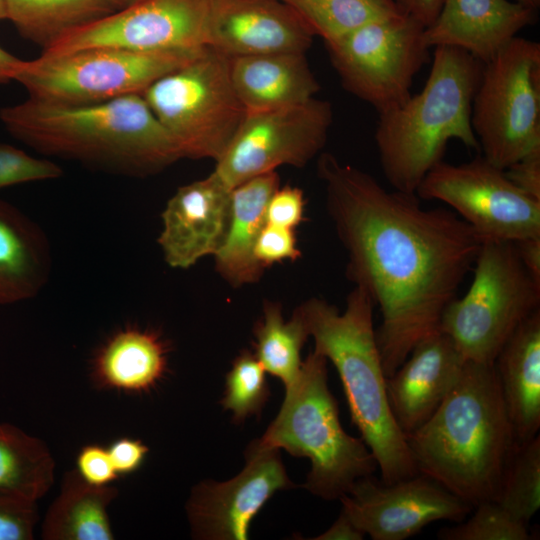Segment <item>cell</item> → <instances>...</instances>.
Listing matches in <instances>:
<instances>
[{"label":"cell","instance_id":"1","mask_svg":"<svg viewBox=\"0 0 540 540\" xmlns=\"http://www.w3.org/2000/svg\"><path fill=\"white\" fill-rule=\"evenodd\" d=\"M317 175L347 253V278L380 310L376 339L390 377L417 343L439 331L483 241L454 211L425 209L416 194L387 190L331 153L319 154Z\"/></svg>","mask_w":540,"mask_h":540},{"label":"cell","instance_id":"2","mask_svg":"<svg viewBox=\"0 0 540 540\" xmlns=\"http://www.w3.org/2000/svg\"><path fill=\"white\" fill-rule=\"evenodd\" d=\"M406 441L420 473L472 507L497 501L518 446L494 364L467 361L441 405Z\"/></svg>","mask_w":540,"mask_h":540},{"label":"cell","instance_id":"3","mask_svg":"<svg viewBox=\"0 0 540 540\" xmlns=\"http://www.w3.org/2000/svg\"><path fill=\"white\" fill-rule=\"evenodd\" d=\"M8 132L35 150L129 174H150L184 158L142 94L67 105L28 97L0 109Z\"/></svg>","mask_w":540,"mask_h":540},{"label":"cell","instance_id":"4","mask_svg":"<svg viewBox=\"0 0 540 540\" xmlns=\"http://www.w3.org/2000/svg\"><path fill=\"white\" fill-rule=\"evenodd\" d=\"M374 308L368 293L357 286L348 294L343 312L316 297L297 307L314 339V351L331 361L339 374L352 423L375 458L381 480L393 483L420 472L389 406Z\"/></svg>","mask_w":540,"mask_h":540},{"label":"cell","instance_id":"5","mask_svg":"<svg viewBox=\"0 0 540 540\" xmlns=\"http://www.w3.org/2000/svg\"><path fill=\"white\" fill-rule=\"evenodd\" d=\"M483 66L464 50L437 46L423 89L379 114L375 143L383 175L394 190L415 194L452 139L479 149L471 108Z\"/></svg>","mask_w":540,"mask_h":540},{"label":"cell","instance_id":"6","mask_svg":"<svg viewBox=\"0 0 540 540\" xmlns=\"http://www.w3.org/2000/svg\"><path fill=\"white\" fill-rule=\"evenodd\" d=\"M258 442L310 460L303 487L325 500L340 499L353 484L378 468L362 438L345 432L328 387L327 359L314 350L285 389L283 404Z\"/></svg>","mask_w":540,"mask_h":540},{"label":"cell","instance_id":"7","mask_svg":"<svg viewBox=\"0 0 540 540\" xmlns=\"http://www.w3.org/2000/svg\"><path fill=\"white\" fill-rule=\"evenodd\" d=\"M472 271L467 292L444 309L439 331L467 361L494 364L515 330L540 309V282L512 242H483Z\"/></svg>","mask_w":540,"mask_h":540},{"label":"cell","instance_id":"8","mask_svg":"<svg viewBox=\"0 0 540 540\" xmlns=\"http://www.w3.org/2000/svg\"><path fill=\"white\" fill-rule=\"evenodd\" d=\"M142 96L184 158L217 161L246 114L232 84L229 58L208 46Z\"/></svg>","mask_w":540,"mask_h":540},{"label":"cell","instance_id":"9","mask_svg":"<svg viewBox=\"0 0 540 540\" xmlns=\"http://www.w3.org/2000/svg\"><path fill=\"white\" fill-rule=\"evenodd\" d=\"M204 48V47H203ZM194 51L142 52L92 47L22 60L13 81L28 97L44 102L85 105L142 94L164 75L193 59Z\"/></svg>","mask_w":540,"mask_h":540},{"label":"cell","instance_id":"10","mask_svg":"<svg viewBox=\"0 0 540 540\" xmlns=\"http://www.w3.org/2000/svg\"><path fill=\"white\" fill-rule=\"evenodd\" d=\"M471 125L482 156L506 169L540 147V44L516 36L483 66Z\"/></svg>","mask_w":540,"mask_h":540},{"label":"cell","instance_id":"11","mask_svg":"<svg viewBox=\"0 0 540 540\" xmlns=\"http://www.w3.org/2000/svg\"><path fill=\"white\" fill-rule=\"evenodd\" d=\"M424 28L398 11L324 43L342 86L380 114L412 95L414 76L429 62Z\"/></svg>","mask_w":540,"mask_h":540},{"label":"cell","instance_id":"12","mask_svg":"<svg viewBox=\"0 0 540 540\" xmlns=\"http://www.w3.org/2000/svg\"><path fill=\"white\" fill-rule=\"evenodd\" d=\"M415 194L452 208L483 242L514 243L540 236V200L517 188L504 169L482 155L461 164L440 161Z\"/></svg>","mask_w":540,"mask_h":540},{"label":"cell","instance_id":"13","mask_svg":"<svg viewBox=\"0 0 540 540\" xmlns=\"http://www.w3.org/2000/svg\"><path fill=\"white\" fill-rule=\"evenodd\" d=\"M333 120L330 102L246 113L213 173L229 188L290 165L304 167L326 144Z\"/></svg>","mask_w":540,"mask_h":540},{"label":"cell","instance_id":"14","mask_svg":"<svg viewBox=\"0 0 540 540\" xmlns=\"http://www.w3.org/2000/svg\"><path fill=\"white\" fill-rule=\"evenodd\" d=\"M211 0H135L71 29L42 49L58 55L92 47L142 52L194 51L205 47Z\"/></svg>","mask_w":540,"mask_h":540},{"label":"cell","instance_id":"15","mask_svg":"<svg viewBox=\"0 0 540 540\" xmlns=\"http://www.w3.org/2000/svg\"><path fill=\"white\" fill-rule=\"evenodd\" d=\"M339 500L341 511L373 540H404L439 520L461 522L473 508L423 473L393 483L367 475Z\"/></svg>","mask_w":540,"mask_h":540},{"label":"cell","instance_id":"16","mask_svg":"<svg viewBox=\"0 0 540 540\" xmlns=\"http://www.w3.org/2000/svg\"><path fill=\"white\" fill-rule=\"evenodd\" d=\"M246 465L230 480L202 481L191 490L186 504L191 534L204 540L248 539L250 523L280 490L294 486L277 448L252 441Z\"/></svg>","mask_w":540,"mask_h":540},{"label":"cell","instance_id":"17","mask_svg":"<svg viewBox=\"0 0 540 540\" xmlns=\"http://www.w3.org/2000/svg\"><path fill=\"white\" fill-rule=\"evenodd\" d=\"M313 38L282 0H211L205 45L227 57L306 53Z\"/></svg>","mask_w":540,"mask_h":540},{"label":"cell","instance_id":"18","mask_svg":"<svg viewBox=\"0 0 540 540\" xmlns=\"http://www.w3.org/2000/svg\"><path fill=\"white\" fill-rule=\"evenodd\" d=\"M229 189L213 172L180 187L162 212L158 244L165 262L187 269L217 252L230 216Z\"/></svg>","mask_w":540,"mask_h":540},{"label":"cell","instance_id":"19","mask_svg":"<svg viewBox=\"0 0 540 540\" xmlns=\"http://www.w3.org/2000/svg\"><path fill=\"white\" fill-rule=\"evenodd\" d=\"M467 360L437 331L422 339L386 378L391 412L405 436L425 423L459 380Z\"/></svg>","mask_w":540,"mask_h":540},{"label":"cell","instance_id":"20","mask_svg":"<svg viewBox=\"0 0 540 540\" xmlns=\"http://www.w3.org/2000/svg\"><path fill=\"white\" fill-rule=\"evenodd\" d=\"M536 12L517 1L443 0L435 20L424 28V41L429 48H459L485 64L535 22Z\"/></svg>","mask_w":540,"mask_h":540},{"label":"cell","instance_id":"21","mask_svg":"<svg viewBox=\"0 0 540 540\" xmlns=\"http://www.w3.org/2000/svg\"><path fill=\"white\" fill-rule=\"evenodd\" d=\"M228 58L232 84L246 113L299 105L320 90L305 53Z\"/></svg>","mask_w":540,"mask_h":540},{"label":"cell","instance_id":"22","mask_svg":"<svg viewBox=\"0 0 540 540\" xmlns=\"http://www.w3.org/2000/svg\"><path fill=\"white\" fill-rule=\"evenodd\" d=\"M494 367L520 446L536 437L540 428V309L506 341Z\"/></svg>","mask_w":540,"mask_h":540},{"label":"cell","instance_id":"23","mask_svg":"<svg viewBox=\"0 0 540 540\" xmlns=\"http://www.w3.org/2000/svg\"><path fill=\"white\" fill-rule=\"evenodd\" d=\"M279 183L278 174L272 171L231 189L228 227L214 257L216 271L233 287L255 283L263 275L265 267L255 258L254 248Z\"/></svg>","mask_w":540,"mask_h":540},{"label":"cell","instance_id":"24","mask_svg":"<svg viewBox=\"0 0 540 540\" xmlns=\"http://www.w3.org/2000/svg\"><path fill=\"white\" fill-rule=\"evenodd\" d=\"M51 253L41 228L0 199V304L36 296L49 278Z\"/></svg>","mask_w":540,"mask_h":540},{"label":"cell","instance_id":"25","mask_svg":"<svg viewBox=\"0 0 540 540\" xmlns=\"http://www.w3.org/2000/svg\"><path fill=\"white\" fill-rule=\"evenodd\" d=\"M167 364V345L156 332L128 327L102 345L93 360L92 375L102 388L145 393L161 381Z\"/></svg>","mask_w":540,"mask_h":540},{"label":"cell","instance_id":"26","mask_svg":"<svg viewBox=\"0 0 540 540\" xmlns=\"http://www.w3.org/2000/svg\"><path fill=\"white\" fill-rule=\"evenodd\" d=\"M114 486L87 483L76 469L65 473L61 490L45 515V540H113L108 506L117 497Z\"/></svg>","mask_w":540,"mask_h":540},{"label":"cell","instance_id":"27","mask_svg":"<svg viewBox=\"0 0 540 540\" xmlns=\"http://www.w3.org/2000/svg\"><path fill=\"white\" fill-rule=\"evenodd\" d=\"M47 445L19 427L0 423V496L37 503L54 483Z\"/></svg>","mask_w":540,"mask_h":540},{"label":"cell","instance_id":"28","mask_svg":"<svg viewBox=\"0 0 540 540\" xmlns=\"http://www.w3.org/2000/svg\"><path fill=\"white\" fill-rule=\"evenodd\" d=\"M115 10L111 0H6V20L42 49L65 32Z\"/></svg>","mask_w":540,"mask_h":540},{"label":"cell","instance_id":"29","mask_svg":"<svg viewBox=\"0 0 540 540\" xmlns=\"http://www.w3.org/2000/svg\"><path fill=\"white\" fill-rule=\"evenodd\" d=\"M254 336V354L264 370L289 388L300 373V353L309 336L298 309L285 321L278 302H264L263 317L254 327Z\"/></svg>","mask_w":540,"mask_h":540},{"label":"cell","instance_id":"30","mask_svg":"<svg viewBox=\"0 0 540 540\" xmlns=\"http://www.w3.org/2000/svg\"><path fill=\"white\" fill-rule=\"evenodd\" d=\"M324 42L400 9L395 0H282Z\"/></svg>","mask_w":540,"mask_h":540},{"label":"cell","instance_id":"31","mask_svg":"<svg viewBox=\"0 0 540 540\" xmlns=\"http://www.w3.org/2000/svg\"><path fill=\"white\" fill-rule=\"evenodd\" d=\"M528 525L540 507V437L518 446L506 466L497 501Z\"/></svg>","mask_w":540,"mask_h":540},{"label":"cell","instance_id":"32","mask_svg":"<svg viewBox=\"0 0 540 540\" xmlns=\"http://www.w3.org/2000/svg\"><path fill=\"white\" fill-rule=\"evenodd\" d=\"M266 373L249 350L242 351L232 362L220 403L225 410L232 412L235 423L241 424L247 418L261 414L270 397Z\"/></svg>","mask_w":540,"mask_h":540},{"label":"cell","instance_id":"33","mask_svg":"<svg viewBox=\"0 0 540 540\" xmlns=\"http://www.w3.org/2000/svg\"><path fill=\"white\" fill-rule=\"evenodd\" d=\"M467 521L437 533L441 540H528V525L496 501H483Z\"/></svg>","mask_w":540,"mask_h":540},{"label":"cell","instance_id":"34","mask_svg":"<svg viewBox=\"0 0 540 540\" xmlns=\"http://www.w3.org/2000/svg\"><path fill=\"white\" fill-rule=\"evenodd\" d=\"M62 169L47 159H38L0 142V189L22 183L58 178Z\"/></svg>","mask_w":540,"mask_h":540},{"label":"cell","instance_id":"35","mask_svg":"<svg viewBox=\"0 0 540 540\" xmlns=\"http://www.w3.org/2000/svg\"><path fill=\"white\" fill-rule=\"evenodd\" d=\"M293 230L265 223L254 248L255 258L263 267L301 256Z\"/></svg>","mask_w":540,"mask_h":540},{"label":"cell","instance_id":"36","mask_svg":"<svg viewBox=\"0 0 540 540\" xmlns=\"http://www.w3.org/2000/svg\"><path fill=\"white\" fill-rule=\"evenodd\" d=\"M39 519L37 503L0 496V540H31Z\"/></svg>","mask_w":540,"mask_h":540},{"label":"cell","instance_id":"37","mask_svg":"<svg viewBox=\"0 0 540 540\" xmlns=\"http://www.w3.org/2000/svg\"><path fill=\"white\" fill-rule=\"evenodd\" d=\"M305 198L298 187L284 186L272 194L266 209V223L295 229L304 216Z\"/></svg>","mask_w":540,"mask_h":540},{"label":"cell","instance_id":"38","mask_svg":"<svg viewBox=\"0 0 540 540\" xmlns=\"http://www.w3.org/2000/svg\"><path fill=\"white\" fill-rule=\"evenodd\" d=\"M76 470L89 484L94 486L110 485L119 476L109 456L108 449L96 445H85L76 459Z\"/></svg>","mask_w":540,"mask_h":540},{"label":"cell","instance_id":"39","mask_svg":"<svg viewBox=\"0 0 540 540\" xmlns=\"http://www.w3.org/2000/svg\"><path fill=\"white\" fill-rule=\"evenodd\" d=\"M509 180L525 194L540 200V147L505 169Z\"/></svg>","mask_w":540,"mask_h":540},{"label":"cell","instance_id":"40","mask_svg":"<svg viewBox=\"0 0 540 540\" xmlns=\"http://www.w3.org/2000/svg\"><path fill=\"white\" fill-rule=\"evenodd\" d=\"M107 449L118 476L137 471L149 452L140 439L127 437L115 440Z\"/></svg>","mask_w":540,"mask_h":540},{"label":"cell","instance_id":"41","mask_svg":"<svg viewBox=\"0 0 540 540\" xmlns=\"http://www.w3.org/2000/svg\"><path fill=\"white\" fill-rule=\"evenodd\" d=\"M395 3L400 11L427 27L438 15L443 0H395Z\"/></svg>","mask_w":540,"mask_h":540},{"label":"cell","instance_id":"42","mask_svg":"<svg viewBox=\"0 0 540 540\" xmlns=\"http://www.w3.org/2000/svg\"><path fill=\"white\" fill-rule=\"evenodd\" d=\"M514 245L525 268L540 282V236L514 242Z\"/></svg>","mask_w":540,"mask_h":540},{"label":"cell","instance_id":"43","mask_svg":"<svg viewBox=\"0 0 540 540\" xmlns=\"http://www.w3.org/2000/svg\"><path fill=\"white\" fill-rule=\"evenodd\" d=\"M365 534L360 531L347 515L341 511L337 520L333 525L326 530L321 535L315 537L314 539L318 540H336V539H350V540H361Z\"/></svg>","mask_w":540,"mask_h":540},{"label":"cell","instance_id":"44","mask_svg":"<svg viewBox=\"0 0 540 540\" xmlns=\"http://www.w3.org/2000/svg\"><path fill=\"white\" fill-rule=\"evenodd\" d=\"M22 59L15 57L0 46V86L13 81Z\"/></svg>","mask_w":540,"mask_h":540},{"label":"cell","instance_id":"45","mask_svg":"<svg viewBox=\"0 0 540 540\" xmlns=\"http://www.w3.org/2000/svg\"><path fill=\"white\" fill-rule=\"evenodd\" d=\"M517 2L537 11L540 6V0H517Z\"/></svg>","mask_w":540,"mask_h":540},{"label":"cell","instance_id":"46","mask_svg":"<svg viewBox=\"0 0 540 540\" xmlns=\"http://www.w3.org/2000/svg\"><path fill=\"white\" fill-rule=\"evenodd\" d=\"M134 1L135 0H111L116 10L123 8Z\"/></svg>","mask_w":540,"mask_h":540},{"label":"cell","instance_id":"47","mask_svg":"<svg viewBox=\"0 0 540 540\" xmlns=\"http://www.w3.org/2000/svg\"><path fill=\"white\" fill-rule=\"evenodd\" d=\"M6 20V0H0V21Z\"/></svg>","mask_w":540,"mask_h":540}]
</instances>
